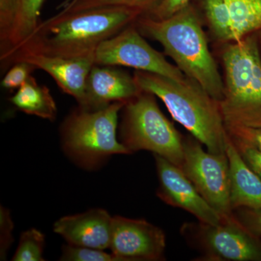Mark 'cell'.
I'll list each match as a JSON object with an SVG mask.
<instances>
[{
	"mask_svg": "<svg viewBox=\"0 0 261 261\" xmlns=\"http://www.w3.org/2000/svg\"><path fill=\"white\" fill-rule=\"evenodd\" d=\"M126 102H113L97 110L79 106L61 128L66 153L84 168H95L113 154H132L117 138L119 113Z\"/></svg>",
	"mask_w": 261,
	"mask_h": 261,
	"instance_id": "5",
	"label": "cell"
},
{
	"mask_svg": "<svg viewBox=\"0 0 261 261\" xmlns=\"http://www.w3.org/2000/svg\"><path fill=\"white\" fill-rule=\"evenodd\" d=\"M137 28L163 46L166 56L188 78L216 100L222 99L224 82L209 49L200 19L190 5L165 19L139 17Z\"/></svg>",
	"mask_w": 261,
	"mask_h": 261,
	"instance_id": "2",
	"label": "cell"
},
{
	"mask_svg": "<svg viewBox=\"0 0 261 261\" xmlns=\"http://www.w3.org/2000/svg\"><path fill=\"white\" fill-rule=\"evenodd\" d=\"M44 1L45 0H20V12L8 50L0 58L21 44L34 32L39 25L38 19Z\"/></svg>",
	"mask_w": 261,
	"mask_h": 261,
	"instance_id": "18",
	"label": "cell"
},
{
	"mask_svg": "<svg viewBox=\"0 0 261 261\" xmlns=\"http://www.w3.org/2000/svg\"><path fill=\"white\" fill-rule=\"evenodd\" d=\"M224 91L219 102L226 126L261 127V53L257 33L226 43Z\"/></svg>",
	"mask_w": 261,
	"mask_h": 261,
	"instance_id": "4",
	"label": "cell"
},
{
	"mask_svg": "<svg viewBox=\"0 0 261 261\" xmlns=\"http://www.w3.org/2000/svg\"><path fill=\"white\" fill-rule=\"evenodd\" d=\"M190 0H161V3L147 16L154 19H165L176 14L189 5Z\"/></svg>",
	"mask_w": 261,
	"mask_h": 261,
	"instance_id": "27",
	"label": "cell"
},
{
	"mask_svg": "<svg viewBox=\"0 0 261 261\" xmlns=\"http://www.w3.org/2000/svg\"><path fill=\"white\" fill-rule=\"evenodd\" d=\"M231 139V138H230ZM232 141L242 159L253 172L256 173L261 179V152L241 142Z\"/></svg>",
	"mask_w": 261,
	"mask_h": 261,
	"instance_id": "26",
	"label": "cell"
},
{
	"mask_svg": "<svg viewBox=\"0 0 261 261\" xmlns=\"http://www.w3.org/2000/svg\"><path fill=\"white\" fill-rule=\"evenodd\" d=\"M20 12V0H0V56L8 50Z\"/></svg>",
	"mask_w": 261,
	"mask_h": 261,
	"instance_id": "21",
	"label": "cell"
},
{
	"mask_svg": "<svg viewBox=\"0 0 261 261\" xmlns=\"http://www.w3.org/2000/svg\"><path fill=\"white\" fill-rule=\"evenodd\" d=\"M202 9L219 42H238L261 30V0H202Z\"/></svg>",
	"mask_w": 261,
	"mask_h": 261,
	"instance_id": "10",
	"label": "cell"
},
{
	"mask_svg": "<svg viewBox=\"0 0 261 261\" xmlns=\"http://www.w3.org/2000/svg\"><path fill=\"white\" fill-rule=\"evenodd\" d=\"M9 100L19 111L27 114L48 121L56 119L58 108L50 90L46 86L38 84L32 75Z\"/></svg>",
	"mask_w": 261,
	"mask_h": 261,
	"instance_id": "17",
	"label": "cell"
},
{
	"mask_svg": "<svg viewBox=\"0 0 261 261\" xmlns=\"http://www.w3.org/2000/svg\"><path fill=\"white\" fill-rule=\"evenodd\" d=\"M44 235L36 228L21 233L18 248L12 260L14 261H43Z\"/></svg>",
	"mask_w": 261,
	"mask_h": 261,
	"instance_id": "20",
	"label": "cell"
},
{
	"mask_svg": "<svg viewBox=\"0 0 261 261\" xmlns=\"http://www.w3.org/2000/svg\"><path fill=\"white\" fill-rule=\"evenodd\" d=\"M113 221L107 211L92 209L61 218L55 223L53 229L70 245L106 250L111 245Z\"/></svg>",
	"mask_w": 261,
	"mask_h": 261,
	"instance_id": "15",
	"label": "cell"
},
{
	"mask_svg": "<svg viewBox=\"0 0 261 261\" xmlns=\"http://www.w3.org/2000/svg\"><path fill=\"white\" fill-rule=\"evenodd\" d=\"M24 61L51 75L65 92L74 98L82 107L85 101L87 77L94 63V57L65 58L32 53H16L7 58L3 63Z\"/></svg>",
	"mask_w": 261,
	"mask_h": 261,
	"instance_id": "13",
	"label": "cell"
},
{
	"mask_svg": "<svg viewBox=\"0 0 261 261\" xmlns=\"http://www.w3.org/2000/svg\"><path fill=\"white\" fill-rule=\"evenodd\" d=\"M230 170V199L233 211L239 207L261 210V179L245 163L229 136L226 141Z\"/></svg>",
	"mask_w": 261,
	"mask_h": 261,
	"instance_id": "16",
	"label": "cell"
},
{
	"mask_svg": "<svg viewBox=\"0 0 261 261\" xmlns=\"http://www.w3.org/2000/svg\"><path fill=\"white\" fill-rule=\"evenodd\" d=\"M37 68L27 62L20 61L13 63V66L7 72L2 81V87L8 90L18 89Z\"/></svg>",
	"mask_w": 261,
	"mask_h": 261,
	"instance_id": "23",
	"label": "cell"
},
{
	"mask_svg": "<svg viewBox=\"0 0 261 261\" xmlns=\"http://www.w3.org/2000/svg\"><path fill=\"white\" fill-rule=\"evenodd\" d=\"M142 13L123 7L59 13L39 23L21 44L1 58L16 53H32L65 58L94 57L101 43L137 20Z\"/></svg>",
	"mask_w": 261,
	"mask_h": 261,
	"instance_id": "1",
	"label": "cell"
},
{
	"mask_svg": "<svg viewBox=\"0 0 261 261\" xmlns=\"http://www.w3.org/2000/svg\"><path fill=\"white\" fill-rule=\"evenodd\" d=\"M233 215L240 224L261 239V210L239 207L233 210Z\"/></svg>",
	"mask_w": 261,
	"mask_h": 261,
	"instance_id": "25",
	"label": "cell"
},
{
	"mask_svg": "<svg viewBox=\"0 0 261 261\" xmlns=\"http://www.w3.org/2000/svg\"><path fill=\"white\" fill-rule=\"evenodd\" d=\"M116 67L93 65L87 77L85 101L81 108L100 109L113 102H128L142 93L134 75Z\"/></svg>",
	"mask_w": 261,
	"mask_h": 261,
	"instance_id": "14",
	"label": "cell"
},
{
	"mask_svg": "<svg viewBox=\"0 0 261 261\" xmlns=\"http://www.w3.org/2000/svg\"><path fill=\"white\" fill-rule=\"evenodd\" d=\"M155 96L142 91L122 109L120 141L132 153L150 151L181 168L184 137L165 116Z\"/></svg>",
	"mask_w": 261,
	"mask_h": 261,
	"instance_id": "6",
	"label": "cell"
},
{
	"mask_svg": "<svg viewBox=\"0 0 261 261\" xmlns=\"http://www.w3.org/2000/svg\"><path fill=\"white\" fill-rule=\"evenodd\" d=\"M154 157L159 180L157 195L161 200L190 213L200 222H224V218L203 198L181 168L158 154Z\"/></svg>",
	"mask_w": 261,
	"mask_h": 261,
	"instance_id": "12",
	"label": "cell"
},
{
	"mask_svg": "<svg viewBox=\"0 0 261 261\" xmlns=\"http://www.w3.org/2000/svg\"><path fill=\"white\" fill-rule=\"evenodd\" d=\"M231 140L241 142L261 152V127L226 126Z\"/></svg>",
	"mask_w": 261,
	"mask_h": 261,
	"instance_id": "24",
	"label": "cell"
},
{
	"mask_svg": "<svg viewBox=\"0 0 261 261\" xmlns=\"http://www.w3.org/2000/svg\"><path fill=\"white\" fill-rule=\"evenodd\" d=\"M161 0H67L62 5L60 13H73L105 7H123L149 15Z\"/></svg>",
	"mask_w": 261,
	"mask_h": 261,
	"instance_id": "19",
	"label": "cell"
},
{
	"mask_svg": "<svg viewBox=\"0 0 261 261\" xmlns=\"http://www.w3.org/2000/svg\"><path fill=\"white\" fill-rule=\"evenodd\" d=\"M181 233L187 243L202 253L200 260H261L260 238L236 218L216 225L199 221L185 223Z\"/></svg>",
	"mask_w": 261,
	"mask_h": 261,
	"instance_id": "7",
	"label": "cell"
},
{
	"mask_svg": "<svg viewBox=\"0 0 261 261\" xmlns=\"http://www.w3.org/2000/svg\"><path fill=\"white\" fill-rule=\"evenodd\" d=\"M192 137H184L181 170L200 195L225 220L235 219L230 199L229 163L226 153H211Z\"/></svg>",
	"mask_w": 261,
	"mask_h": 261,
	"instance_id": "8",
	"label": "cell"
},
{
	"mask_svg": "<svg viewBox=\"0 0 261 261\" xmlns=\"http://www.w3.org/2000/svg\"><path fill=\"white\" fill-rule=\"evenodd\" d=\"M1 258L6 257L7 252L12 241L11 231L13 228V223L10 218L9 211L1 207Z\"/></svg>",
	"mask_w": 261,
	"mask_h": 261,
	"instance_id": "28",
	"label": "cell"
},
{
	"mask_svg": "<svg viewBox=\"0 0 261 261\" xmlns=\"http://www.w3.org/2000/svg\"><path fill=\"white\" fill-rule=\"evenodd\" d=\"M94 63L129 67L176 81L186 78L176 65L170 63L162 53L149 45L132 23L99 44L94 54Z\"/></svg>",
	"mask_w": 261,
	"mask_h": 261,
	"instance_id": "9",
	"label": "cell"
},
{
	"mask_svg": "<svg viewBox=\"0 0 261 261\" xmlns=\"http://www.w3.org/2000/svg\"><path fill=\"white\" fill-rule=\"evenodd\" d=\"M257 35H258L259 44H260V49L261 53V30L260 32H257Z\"/></svg>",
	"mask_w": 261,
	"mask_h": 261,
	"instance_id": "29",
	"label": "cell"
},
{
	"mask_svg": "<svg viewBox=\"0 0 261 261\" xmlns=\"http://www.w3.org/2000/svg\"><path fill=\"white\" fill-rule=\"evenodd\" d=\"M61 260L63 261H123L114 253L103 250L69 245L63 249Z\"/></svg>",
	"mask_w": 261,
	"mask_h": 261,
	"instance_id": "22",
	"label": "cell"
},
{
	"mask_svg": "<svg viewBox=\"0 0 261 261\" xmlns=\"http://www.w3.org/2000/svg\"><path fill=\"white\" fill-rule=\"evenodd\" d=\"M166 234L143 219L113 217L111 248L123 261L164 260Z\"/></svg>",
	"mask_w": 261,
	"mask_h": 261,
	"instance_id": "11",
	"label": "cell"
},
{
	"mask_svg": "<svg viewBox=\"0 0 261 261\" xmlns=\"http://www.w3.org/2000/svg\"><path fill=\"white\" fill-rule=\"evenodd\" d=\"M136 82L144 92L159 97L173 119L185 127L211 153H226L228 135L219 101L186 76L176 81L136 70Z\"/></svg>",
	"mask_w": 261,
	"mask_h": 261,
	"instance_id": "3",
	"label": "cell"
}]
</instances>
